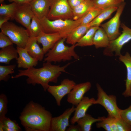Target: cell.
<instances>
[{
  "label": "cell",
  "mask_w": 131,
  "mask_h": 131,
  "mask_svg": "<svg viewBox=\"0 0 131 131\" xmlns=\"http://www.w3.org/2000/svg\"><path fill=\"white\" fill-rule=\"evenodd\" d=\"M10 2H14L17 5L29 3L33 0H6Z\"/></svg>",
  "instance_id": "40"
},
{
  "label": "cell",
  "mask_w": 131,
  "mask_h": 131,
  "mask_svg": "<svg viewBox=\"0 0 131 131\" xmlns=\"http://www.w3.org/2000/svg\"><path fill=\"white\" fill-rule=\"evenodd\" d=\"M34 16L29 3L17 5L14 19L27 29Z\"/></svg>",
  "instance_id": "12"
},
{
  "label": "cell",
  "mask_w": 131,
  "mask_h": 131,
  "mask_svg": "<svg viewBox=\"0 0 131 131\" xmlns=\"http://www.w3.org/2000/svg\"><path fill=\"white\" fill-rule=\"evenodd\" d=\"M118 6H113L105 9L89 24L90 26H99L102 22L109 18L111 14L117 10Z\"/></svg>",
  "instance_id": "24"
},
{
  "label": "cell",
  "mask_w": 131,
  "mask_h": 131,
  "mask_svg": "<svg viewBox=\"0 0 131 131\" xmlns=\"http://www.w3.org/2000/svg\"><path fill=\"white\" fill-rule=\"evenodd\" d=\"M104 9L93 7L82 17L80 25H86L89 24Z\"/></svg>",
  "instance_id": "30"
},
{
  "label": "cell",
  "mask_w": 131,
  "mask_h": 131,
  "mask_svg": "<svg viewBox=\"0 0 131 131\" xmlns=\"http://www.w3.org/2000/svg\"><path fill=\"white\" fill-rule=\"evenodd\" d=\"M18 57L16 59L18 68L27 69L37 66L38 61L31 56L25 48L16 47Z\"/></svg>",
  "instance_id": "15"
},
{
  "label": "cell",
  "mask_w": 131,
  "mask_h": 131,
  "mask_svg": "<svg viewBox=\"0 0 131 131\" xmlns=\"http://www.w3.org/2000/svg\"><path fill=\"white\" fill-rule=\"evenodd\" d=\"M66 38H62L57 42L53 47L46 54L44 61L50 63L59 62L71 60L73 57L76 60L79 57L74 50L76 44L70 46L66 45L64 42Z\"/></svg>",
  "instance_id": "4"
},
{
  "label": "cell",
  "mask_w": 131,
  "mask_h": 131,
  "mask_svg": "<svg viewBox=\"0 0 131 131\" xmlns=\"http://www.w3.org/2000/svg\"><path fill=\"white\" fill-rule=\"evenodd\" d=\"M101 120V117L95 118L91 115L86 114L85 116L79 119L76 123L80 127L81 131H90L91 130L92 124Z\"/></svg>",
  "instance_id": "25"
},
{
  "label": "cell",
  "mask_w": 131,
  "mask_h": 131,
  "mask_svg": "<svg viewBox=\"0 0 131 131\" xmlns=\"http://www.w3.org/2000/svg\"><path fill=\"white\" fill-rule=\"evenodd\" d=\"M75 109L74 106L67 109L59 116L52 117L49 131H65L69 125V119Z\"/></svg>",
  "instance_id": "11"
},
{
  "label": "cell",
  "mask_w": 131,
  "mask_h": 131,
  "mask_svg": "<svg viewBox=\"0 0 131 131\" xmlns=\"http://www.w3.org/2000/svg\"><path fill=\"white\" fill-rule=\"evenodd\" d=\"M29 4L34 16L39 19L47 17L50 7L49 0H33Z\"/></svg>",
  "instance_id": "18"
},
{
  "label": "cell",
  "mask_w": 131,
  "mask_h": 131,
  "mask_svg": "<svg viewBox=\"0 0 131 131\" xmlns=\"http://www.w3.org/2000/svg\"><path fill=\"white\" fill-rule=\"evenodd\" d=\"M84 0H68V1L70 7L72 9L80 4Z\"/></svg>",
  "instance_id": "39"
},
{
  "label": "cell",
  "mask_w": 131,
  "mask_h": 131,
  "mask_svg": "<svg viewBox=\"0 0 131 131\" xmlns=\"http://www.w3.org/2000/svg\"><path fill=\"white\" fill-rule=\"evenodd\" d=\"M62 38L58 33H48L43 31L41 32L36 37L38 42L42 45V49L45 54Z\"/></svg>",
  "instance_id": "14"
},
{
  "label": "cell",
  "mask_w": 131,
  "mask_h": 131,
  "mask_svg": "<svg viewBox=\"0 0 131 131\" xmlns=\"http://www.w3.org/2000/svg\"><path fill=\"white\" fill-rule=\"evenodd\" d=\"M5 0H0V3H1Z\"/></svg>",
  "instance_id": "43"
},
{
  "label": "cell",
  "mask_w": 131,
  "mask_h": 131,
  "mask_svg": "<svg viewBox=\"0 0 131 131\" xmlns=\"http://www.w3.org/2000/svg\"><path fill=\"white\" fill-rule=\"evenodd\" d=\"M49 10L47 17L53 20L73 19L72 9L68 0H49Z\"/></svg>",
  "instance_id": "7"
},
{
  "label": "cell",
  "mask_w": 131,
  "mask_h": 131,
  "mask_svg": "<svg viewBox=\"0 0 131 131\" xmlns=\"http://www.w3.org/2000/svg\"><path fill=\"white\" fill-rule=\"evenodd\" d=\"M101 120L96 123V126L98 128H102L106 131H112L110 127L105 120V116L101 117Z\"/></svg>",
  "instance_id": "37"
},
{
  "label": "cell",
  "mask_w": 131,
  "mask_h": 131,
  "mask_svg": "<svg viewBox=\"0 0 131 131\" xmlns=\"http://www.w3.org/2000/svg\"><path fill=\"white\" fill-rule=\"evenodd\" d=\"M37 42L36 37H29L25 48L32 57L38 61H41L44 58L45 54L42 48L40 47Z\"/></svg>",
  "instance_id": "19"
},
{
  "label": "cell",
  "mask_w": 131,
  "mask_h": 131,
  "mask_svg": "<svg viewBox=\"0 0 131 131\" xmlns=\"http://www.w3.org/2000/svg\"><path fill=\"white\" fill-rule=\"evenodd\" d=\"M76 84L74 81L65 79L59 85H49L47 90L54 97L57 105L60 106L63 98L70 92Z\"/></svg>",
  "instance_id": "10"
},
{
  "label": "cell",
  "mask_w": 131,
  "mask_h": 131,
  "mask_svg": "<svg viewBox=\"0 0 131 131\" xmlns=\"http://www.w3.org/2000/svg\"><path fill=\"white\" fill-rule=\"evenodd\" d=\"M16 65L0 66V81H7L10 77L9 75L14 73Z\"/></svg>",
  "instance_id": "32"
},
{
  "label": "cell",
  "mask_w": 131,
  "mask_h": 131,
  "mask_svg": "<svg viewBox=\"0 0 131 131\" xmlns=\"http://www.w3.org/2000/svg\"><path fill=\"white\" fill-rule=\"evenodd\" d=\"M30 37H37L40 33L43 31L40 19L35 16L33 17L31 22L26 29Z\"/></svg>",
  "instance_id": "27"
},
{
  "label": "cell",
  "mask_w": 131,
  "mask_h": 131,
  "mask_svg": "<svg viewBox=\"0 0 131 131\" xmlns=\"http://www.w3.org/2000/svg\"><path fill=\"white\" fill-rule=\"evenodd\" d=\"M51 63L45 62L43 64L42 67L40 68H36L33 67L24 70H18V74L11 78L15 79L22 76H26L27 84L33 86L40 84L44 90L46 91L49 86V82L56 83L62 72L67 73L66 69L70 64L68 63L60 66L59 65H52Z\"/></svg>",
  "instance_id": "1"
},
{
  "label": "cell",
  "mask_w": 131,
  "mask_h": 131,
  "mask_svg": "<svg viewBox=\"0 0 131 131\" xmlns=\"http://www.w3.org/2000/svg\"><path fill=\"white\" fill-rule=\"evenodd\" d=\"M110 41L104 29L99 27L95 34L93 39V45L96 48L107 47Z\"/></svg>",
  "instance_id": "22"
},
{
  "label": "cell",
  "mask_w": 131,
  "mask_h": 131,
  "mask_svg": "<svg viewBox=\"0 0 131 131\" xmlns=\"http://www.w3.org/2000/svg\"><path fill=\"white\" fill-rule=\"evenodd\" d=\"M67 131H81L80 128L78 125H76L74 124L69 125L67 128Z\"/></svg>",
  "instance_id": "41"
},
{
  "label": "cell",
  "mask_w": 131,
  "mask_h": 131,
  "mask_svg": "<svg viewBox=\"0 0 131 131\" xmlns=\"http://www.w3.org/2000/svg\"><path fill=\"white\" fill-rule=\"evenodd\" d=\"M98 91L97 98L94 104H99L103 106L107 111L108 115L116 119L121 118L120 109L117 104L116 97L114 95H108L98 83L96 84Z\"/></svg>",
  "instance_id": "6"
},
{
  "label": "cell",
  "mask_w": 131,
  "mask_h": 131,
  "mask_svg": "<svg viewBox=\"0 0 131 131\" xmlns=\"http://www.w3.org/2000/svg\"><path fill=\"white\" fill-rule=\"evenodd\" d=\"M120 113L121 118L131 125V105L127 108L120 109Z\"/></svg>",
  "instance_id": "35"
},
{
  "label": "cell",
  "mask_w": 131,
  "mask_h": 131,
  "mask_svg": "<svg viewBox=\"0 0 131 131\" xmlns=\"http://www.w3.org/2000/svg\"><path fill=\"white\" fill-rule=\"evenodd\" d=\"M10 19V18L9 17L5 16H0V28H1L3 24L8 21Z\"/></svg>",
  "instance_id": "42"
},
{
  "label": "cell",
  "mask_w": 131,
  "mask_h": 131,
  "mask_svg": "<svg viewBox=\"0 0 131 131\" xmlns=\"http://www.w3.org/2000/svg\"><path fill=\"white\" fill-rule=\"evenodd\" d=\"M105 118L109 125L112 131H118L116 124V118L108 115L106 117H105Z\"/></svg>",
  "instance_id": "38"
},
{
  "label": "cell",
  "mask_w": 131,
  "mask_h": 131,
  "mask_svg": "<svg viewBox=\"0 0 131 131\" xmlns=\"http://www.w3.org/2000/svg\"><path fill=\"white\" fill-rule=\"evenodd\" d=\"M18 57L17 49L13 45L1 49L0 50V62L6 64H9L13 59Z\"/></svg>",
  "instance_id": "23"
},
{
  "label": "cell",
  "mask_w": 131,
  "mask_h": 131,
  "mask_svg": "<svg viewBox=\"0 0 131 131\" xmlns=\"http://www.w3.org/2000/svg\"><path fill=\"white\" fill-rule=\"evenodd\" d=\"M0 125H3V131H19L21 130L16 121L6 117L0 121Z\"/></svg>",
  "instance_id": "31"
},
{
  "label": "cell",
  "mask_w": 131,
  "mask_h": 131,
  "mask_svg": "<svg viewBox=\"0 0 131 131\" xmlns=\"http://www.w3.org/2000/svg\"><path fill=\"white\" fill-rule=\"evenodd\" d=\"M93 7V0H84L72 9L73 20H76L82 18Z\"/></svg>",
  "instance_id": "21"
},
{
  "label": "cell",
  "mask_w": 131,
  "mask_h": 131,
  "mask_svg": "<svg viewBox=\"0 0 131 131\" xmlns=\"http://www.w3.org/2000/svg\"><path fill=\"white\" fill-rule=\"evenodd\" d=\"M99 26L91 27L80 40L76 44L77 46L81 47L93 45V39L95 32Z\"/></svg>",
  "instance_id": "26"
},
{
  "label": "cell",
  "mask_w": 131,
  "mask_h": 131,
  "mask_svg": "<svg viewBox=\"0 0 131 131\" xmlns=\"http://www.w3.org/2000/svg\"><path fill=\"white\" fill-rule=\"evenodd\" d=\"M124 2V0H93L94 7L102 9L113 6H118Z\"/></svg>",
  "instance_id": "29"
},
{
  "label": "cell",
  "mask_w": 131,
  "mask_h": 131,
  "mask_svg": "<svg viewBox=\"0 0 131 131\" xmlns=\"http://www.w3.org/2000/svg\"><path fill=\"white\" fill-rule=\"evenodd\" d=\"M118 131H131V125L122 118H116Z\"/></svg>",
  "instance_id": "34"
},
{
  "label": "cell",
  "mask_w": 131,
  "mask_h": 131,
  "mask_svg": "<svg viewBox=\"0 0 131 131\" xmlns=\"http://www.w3.org/2000/svg\"><path fill=\"white\" fill-rule=\"evenodd\" d=\"M121 26L123 29L122 33L115 39L110 41L109 45L103 51L105 55L112 56L115 53V56H119L121 54L123 46L131 40V29L123 23L121 24Z\"/></svg>",
  "instance_id": "8"
},
{
  "label": "cell",
  "mask_w": 131,
  "mask_h": 131,
  "mask_svg": "<svg viewBox=\"0 0 131 131\" xmlns=\"http://www.w3.org/2000/svg\"><path fill=\"white\" fill-rule=\"evenodd\" d=\"M91 27L89 24L80 25L75 28L67 37V43L72 45L76 44L82 37Z\"/></svg>",
  "instance_id": "20"
},
{
  "label": "cell",
  "mask_w": 131,
  "mask_h": 131,
  "mask_svg": "<svg viewBox=\"0 0 131 131\" xmlns=\"http://www.w3.org/2000/svg\"><path fill=\"white\" fill-rule=\"evenodd\" d=\"M91 86V84L89 82L76 84L67 95V102L76 106L81 100L84 94L90 90Z\"/></svg>",
  "instance_id": "13"
},
{
  "label": "cell",
  "mask_w": 131,
  "mask_h": 131,
  "mask_svg": "<svg viewBox=\"0 0 131 131\" xmlns=\"http://www.w3.org/2000/svg\"><path fill=\"white\" fill-rule=\"evenodd\" d=\"M125 4L124 2L120 5L115 16L109 21L100 26L105 31L110 41L115 39L120 34L119 30L120 18Z\"/></svg>",
  "instance_id": "9"
},
{
  "label": "cell",
  "mask_w": 131,
  "mask_h": 131,
  "mask_svg": "<svg viewBox=\"0 0 131 131\" xmlns=\"http://www.w3.org/2000/svg\"><path fill=\"white\" fill-rule=\"evenodd\" d=\"M1 32L9 38L17 46L25 48L30 36L26 29L8 21L0 28Z\"/></svg>",
  "instance_id": "5"
},
{
  "label": "cell",
  "mask_w": 131,
  "mask_h": 131,
  "mask_svg": "<svg viewBox=\"0 0 131 131\" xmlns=\"http://www.w3.org/2000/svg\"><path fill=\"white\" fill-rule=\"evenodd\" d=\"M52 117L44 107L31 101L23 109L19 118L26 131H49Z\"/></svg>",
  "instance_id": "2"
},
{
  "label": "cell",
  "mask_w": 131,
  "mask_h": 131,
  "mask_svg": "<svg viewBox=\"0 0 131 131\" xmlns=\"http://www.w3.org/2000/svg\"><path fill=\"white\" fill-rule=\"evenodd\" d=\"M13 44L8 36L1 32H0V48H3L13 45Z\"/></svg>",
  "instance_id": "36"
},
{
  "label": "cell",
  "mask_w": 131,
  "mask_h": 131,
  "mask_svg": "<svg viewBox=\"0 0 131 131\" xmlns=\"http://www.w3.org/2000/svg\"><path fill=\"white\" fill-rule=\"evenodd\" d=\"M119 59L125 65L127 70L125 89L122 94L125 97H131V56L128 52H126L124 55L121 54L119 56Z\"/></svg>",
  "instance_id": "17"
},
{
  "label": "cell",
  "mask_w": 131,
  "mask_h": 131,
  "mask_svg": "<svg viewBox=\"0 0 131 131\" xmlns=\"http://www.w3.org/2000/svg\"><path fill=\"white\" fill-rule=\"evenodd\" d=\"M8 100L6 96L2 93L0 95V121L6 117L7 112Z\"/></svg>",
  "instance_id": "33"
},
{
  "label": "cell",
  "mask_w": 131,
  "mask_h": 131,
  "mask_svg": "<svg viewBox=\"0 0 131 131\" xmlns=\"http://www.w3.org/2000/svg\"><path fill=\"white\" fill-rule=\"evenodd\" d=\"M95 100L93 98H90L84 96L75 107L74 115L70 119L71 124H74L79 119L85 116L89 108L94 104Z\"/></svg>",
  "instance_id": "16"
},
{
  "label": "cell",
  "mask_w": 131,
  "mask_h": 131,
  "mask_svg": "<svg viewBox=\"0 0 131 131\" xmlns=\"http://www.w3.org/2000/svg\"><path fill=\"white\" fill-rule=\"evenodd\" d=\"M17 5L13 2L9 4H1L0 6V16L9 17L14 19L15 13Z\"/></svg>",
  "instance_id": "28"
},
{
  "label": "cell",
  "mask_w": 131,
  "mask_h": 131,
  "mask_svg": "<svg viewBox=\"0 0 131 131\" xmlns=\"http://www.w3.org/2000/svg\"><path fill=\"white\" fill-rule=\"evenodd\" d=\"M82 19L51 20L45 17L40 20L44 32L48 33H58L62 38L66 39L75 28L80 25Z\"/></svg>",
  "instance_id": "3"
}]
</instances>
